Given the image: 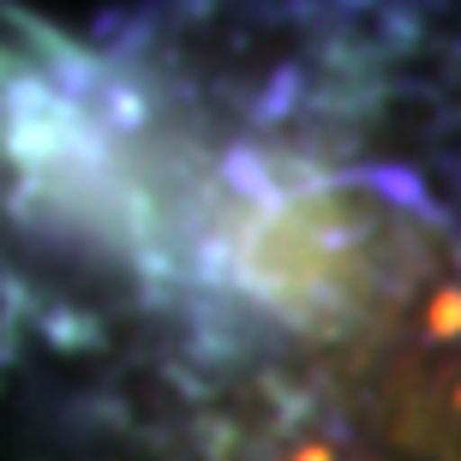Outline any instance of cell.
Returning <instances> with one entry per match:
<instances>
[{"instance_id": "1", "label": "cell", "mask_w": 461, "mask_h": 461, "mask_svg": "<svg viewBox=\"0 0 461 461\" xmlns=\"http://www.w3.org/2000/svg\"><path fill=\"white\" fill-rule=\"evenodd\" d=\"M438 222L372 180L264 186L228 228V276L258 312L312 342H359L426 258Z\"/></svg>"}, {"instance_id": "2", "label": "cell", "mask_w": 461, "mask_h": 461, "mask_svg": "<svg viewBox=\"0 0 461 461\" xmlns=\"http://www.w3.org/2000/svg\"><path fill=\"white\" fill-rule=\"evenodd\" d=\"M359 354L384 426L431 461H461V252L444 234L372 318Z\"/></svg>"}, {"instance_id": "3", "label": "cell", "mask_w": 461, "mask_h": 461, "mask_svg": "<svg viewBox=\"0 0 461 461\" xmlns=\"http://www.w3.org/2000/svg\"><path fill=\"white\" fill-rule=\"evenodd\" d=\"M252 461H366L354 449V438L348 431H336L330 420H318V413H276V426L258 438Z\"/></svg>"}]
</instances>
